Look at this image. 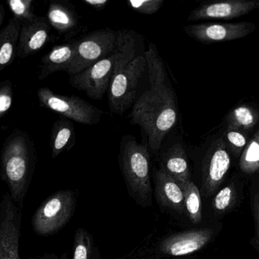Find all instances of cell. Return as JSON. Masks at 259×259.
<instances>
[{"mask_svg":"<svg viewBox=\"0 0 259 259\" xmlns=\"http://www.w3.org/2000/svg\"><path fill=\"white\" fill-rule=\"evenodd\" d=\"M133 106L131 123L146 133L151 152L158 155L163 141L178 121V111L170 83L150 85Z\"/></svg>","mask_w":259,"mask_h":259,"instance_id":"obj_1","label":"cell"},{"mask_svg":"<svg viewBox=\"0 0 259 259\" xmlns=\"http://www.w3.org/2000/svg\"><path fill=\"white\" fill-rule=\"evenodd\" d=\"M120 167L129 196L136 204L143 207L152 206L150 151L140 144L131 135L123 137L120 147Z\"/></svg>","mask_w":259,"mask_h":259,"instance_id":"obj_2","label":"cell"},{"mask_svg":"<svg viewBox=\"0 0 259 259\" xmlns=\"http://www.w3.org/2000/svg\"><path fill=\"white\" fill-rule=\"evenodd\" d=\"M34 170V162L23 143L11 144L3 155L1 178L7 184L14 203L24 208Z\"/></svg>","mask_w":259,"mask_h":259,"instance_id":"obj_3","label":"cell"},{"mask_svg":"<svg viewBox=\"0 0 259 259\" xmlns=\"http://www.w3.org/2000/svg\"><path fill=\"white\" fill-rule=\"evenodd\" d=\"M77 200V193L71 190H60L47 198L32 217L33 231L42 237L59 232L74 215Z\"/></svg>","mask_w":259,"mask_h":259,"instance_id":"obj_4","label":"cell"},{"mask_svg":"<svg viewBox=\"0 0 259 259\" xmlns=\"http://www.w3.org/2000/svg\"><path fill=\"white\" fill-rule=\"evenodd\" d=\"M146 67L145 56H137L112 74L108 89L109 109L112 114L121 116L132 106Z\"/></svg>","mask_w":259,"mask_h":259,"instance_id":"obj_5","label":"cell"},{"mask_svg":"<svg viewBox=\"0 0 259 259\" xmlns=\"http://www.w3.org/2000/svg\"><path fill=\"white\" fill-rule=\"evenodd\" d=\"M116 38L115 30L104 28L77 40L75 56L66 72L75 76L110 56L115 50Z\"/></svg>","mask_w":259,"mask_h":259,"instance_id":"obj_6","label":"cell"},{"mask_svg":"<svg viewBox=\"0 0 259 259\" xmlns=\"http://www.w3.org/2000/svg\"><path fill=\"white\" fill-rule=\"evenodd\" d=\"M38 96L44 106L68 120L88 126L100 123L103 111L80 97L59 95L48 88L39 89Z\"/></svg>","mask_w":259,"mask_h":259,"instance_id":"obj_7","label":"cell"},{"mask_svg":"<svg viewBox=\"0 0 259 259\" xmlns=\"http://www.w3.org/2000/svg\"><path fill=\"white\" fill-rule=\"evenodd\" d=\"M22 210L12 201L9 193H5L0 201V259H21Z\"/></svg>","mask_w":259,"mask_h":259,"instance_id":"obj_8","label":"cell"},{"mask_svg":"<svg viewBox=\"0 0 259 259\" xmlns=\"http://www.w3.org/2000/svg\"><path fill=\"white\" fill-rule=\"evenodd\" d=\"M115 66V54L102 59L84 71L71 76L70 83L74 88L84 91L90 98L102 100L109 89Z\"/></svg>","mask_w":259,"mask_h":259,"instance_id":"obj_9","label":"cell"},{"mask_svg":"<svg viewBox=\"0 0 259 259\" xmlns=\"http://www.w3.org/2000/svg\"><path fill=\"white\" fill-rule=\"evenodd\" d=\"M188 36L202 44L226 42L246 38L255 31L253 23H202L184 27Z\"/></svg>","mask_w":259,"mask_h":259,"instance_id":"obj_10","label":"cell"},{"mask_svg":"<svg viewBox=\"0 0 259 259\" xmlns=\"http://www.w3.org/2000/svg\"><path fill=\"white\" fill-rule=\"evenodd\" d=\"M212 235L210 229L192 230L170 234L160 242L158 250L168 256L190 255L205 247Z\"/></svg>","mask_w":259,"mask_h":259,"instance_id":"obj_11","label":"cell"},{"mask_svg":"<svg viewBox=\"0 0 259 259\" xmlns=\"http://www.w3.org/2000/svg\"><path fill=\"white\" fill-rule=\"evenodd\" d=\"M154 195L162 209L182 215L184 209V190L177 181L161 167L153 171Z\"/></svg>","mask_w":259,"mask_h":259,"instance_id":"obj_12","label":"cell"},{"mask_svg":"<svg viewBox=\"0 0 259 259\" xmlns=\"http://www.w3.org/2000/svg\"><path fill=\"white\" fill-rule=\"evenodd\" d=\"M254 1L228 0L206 3L196 8L190 12L188 21L205 19H234L247 15L256 9Z\"/></svg>","mask_w":259,"mask_h":259,"instance_id":"obj_13","label":"cell"},{"mask_svg":"<svg viewBox=\"0 0 259 259\" xmlns=\"http://www.w3.org/2000/svg\"><path fill=\"white\" fill-rule=\"evenodd\" d=\"M231 167V157L222 141L210 154L202 167V193L210 196L217 190Z\"/></svg>","mask_w":259,"mask_h":259,"instance_id":"obj_14","label":"cell"},{"mask_svg":"<svg viewBox=\"0 0 259 259\" xmlns=\"http://www.w3.org/2000/svg\"><path fill=\"white\" fill-rule=\"evenodd\" d=\"M160 167L184 188L192 180L187 152L183 144L176 143L159 156Z\"/></svg>","mask_w":259,"mask_h":259,"instance_id":"obj_15","label":"cell"},{"mask_svg":"<svg viewBox=\"0 0 259 259\" xmlns=\"http://www.w3.org/2000/svg\"><path fill=\"white\" fill-rule=\"evenodd\" d=\"M77 41L54 47L44 59V77L57 71L68 70L75 56Z\"/></svg>","mask_w":259,"mask_h":259,"instance_id":"obj_16","label":"cell"},{"mask_svg":"<svg viewBox=\"0 0 259 259\" xmlns=\"http://www.w3.org/2000/svg\"><path fill=\"white\" fill-rule=\"evenodd\" d=\"M48 17L52 25L61 33H70L78 25V17L75 11L59 3L50 6Z\"/></svg>","mask_w":259,"mask_h":259,"instance_id":"obj_17","label":"cell"},{"mask_svg":"<svg viewBox=\"0 0 259 259\" xmlns=\"http://www.w3.org/2000/svg\"><path fill=\"white\" fill-rule=\"evenodd\" d=\"M75 144V132L72 123L66 118L61 119L56 123L52 139L53 158L65 150H70Z\"/></svg>","mask_w":259,"mask_h":259,"instance_id":"obj_18","label":"cell"},{"mask_svg":"<svg viewBox=\"0 0 259 259\" xmlns=\"http://www.w3.org/2000/svg\"><path fill=\"white\" fill-rule=\"evenodd\" d=\"M72 259H100L94 237L84 228H78L74 234Z\"/></svg>","mask_w":259,"mask_h":259,"instance_id":"obj_19","label":"cell"},{"mask_svg":"<svg viewBox=\"0 0 259 259\" xmlns=\"http://www.w3.org/2000/svg\"><path fill=\"white\" fill-rule=\"evenodd\" d=\"M184 209L190 222L197 225L202 219V198L199 188L193 180L184 187Z\"/></svg>","mask_w":259,"mask_h":259,"instance_id":"obj_20","label":"cell"},{"mask_svg":"<svg viewBox=\"0 0 259 259\" xmlns=\"http://www.w3.org/2000/svg\"><path fill=\"white\" fill-rule=\"evenodd\" d=\"M19 26L20 22L12 21L0 33V69L12 59Z\"/></svg>","mask_w":259,"mask_h":259,"instance_id":"obj_21","label":"cell"},{"mask_svg":"<svg viewBox=\"0 0 259 259\" xmlns=\"http://www.w3.org/2000/svg\"><path fill=\"white\" fill-rule=\"evenodd\" d=\"M240 169L247 174L259 170V130L246 146L240 161Z\"/></svg>","mask_w":259,"mask_h":259,"instance_id":"obj_22","label":"cell"},{"mask_svg":"<svg viewBox=\"0 0 259 259\" xmlns=\"http://www.w3.org/2000/svg\"><path fill=\"white\" fill-rule=\"evenodd\" d=\"M258 116L249 106H240L236 108L230 116V122L233 126L251 129L257 123Z\"/></svg>","mask_w":259,"mask_h":259,"instance_id":"obj_23","label":"cell"},{"mask_svg":"<svg viewBox=\"0 0 259 259\" xmlns=\"http://www.w3.org/2000/svg\"><path fill=\"white\" fill-rule=\"evenodd\" d=\"M127 4L138 13L153 15L160 10L164 0H128Z\"/></svg>","mask_w":259,"mask_h":259,"instance_id":"obj_24","label":"cell"},{"mask_svg":"<svg viewBox=\"0 0 259 259\" xmlns=\"http://www.w3.org/2000/svg\"><path fill=\"white\" fill-rule=\"evenodd\" d=\"M234 199V191L231 187L222 189L214 197L213 206L218 211H225L231 207Z\"/></svg>","mask_w":259,"mask_h":259,"instance_id":"obj_25","label":"cell"},{"mask_svg":"<svg viewBox=\"0 0 259 259\" xmlns=\"http://www.w3.org/2000/svg\"><path fill=\"white\" fill-rule=\"evenodd\" d=\"M49 36L48 26L45 23H42L39 28L33 32L32 36L27 42L30 50H37L40 49L47 42Z\"/></svg>","mask_w":259,"mask_h":259,"instance_id":"obj_26","label":"cell"},{"mask_svg":"<svg viewBox=\"0 0 259 259\" xmlns=\"http://www.w3.org/2000/svg\"><path fill=\"white\" fill-rule=\"evenodd\" d=\"M30 1H21V0H11L9 6L12 12L18 16H26L28 13Z\"/></svg>","mask_w":259,"mask_h":259,"instance_id":"obj_27","label":"cell"},{"mask_svg":"<svg viewBox=\"0 0 259 259\" xmlns=\"http://www.w3.org/2000/svg\"><path fill=\"white\" fill-rule=\"evenodd\" d=\"M12 98L7 88L0 90V117L9 110L12 106Z\"/></svg>","mask_w":259,"mask_h":259,"instance_id":"obj_28","label":"cell"},{"mask_svg":"<svg viewBox=\"0 0 259 259\" xmlns=\"http://www.w3.org/2000/svg\"><path fill=\"white\" fill-rule=\"evenodd\" d=\"M228 141L234 146V147H244L246 144V139L244 135L240 132H236V131H231L227 134Z\"/></svg>","mask_w":259,"mask_h":259,"instance_id":"obj_29","label":"cell"},{"mask_svg":"<svg viewBox=\"0 0 259 259\" xmlns=\"http://www.w3.org/2000/svg\"><path fill=\"white\" fill-rule=\"evenodd\" d=\"M83 2L97 11H102L106 9L109 3V0H83Z\"/></svg>","mask_w":259,"mask_h":259,"instance_id":"obj_30","label":"cell"},{"mask_svg":"<svg viewBox=\"0 0 259 259\" xmlns=\"http://www.w3.org/2000/svg\"><path fill=\"white\" fill-rule=\"evenodd\" d=\"M254 213H255V222H256L257 238L259 243V196H256L255 198Z\"/></svg>","mask_w":259,"mask_h":259,"instance_id":"obj_31","label":"cell"},{"mask_svg":"<svg viewBox=\"0 0 259 259\" xmlns=\"http://www.w3.org/2000/svg\"><path fill=\"white\" fill-rule=\"evenodd\" d=\"M28 259H68V255L67 252H64L60 256L54 253H45L42 256L36 257V258H30Z\"/></svg>","mask_w":259,"mask_h":259,"instance_id":"obj_32","label":"cell"},{"mask_svg":"<svg viewBox=\"0 0 259 259\" xmlns=\"http://www.w3.org/2000/svg\"><path fill=\"white\" fill-rule=\"evenodd\" d=\"M256 7L258 8V9H259V3H256Z\"/></svg>","mask_w":259,"mask_h":259,"instance_id":"obj_33","label":"cell"}]
</instances>
